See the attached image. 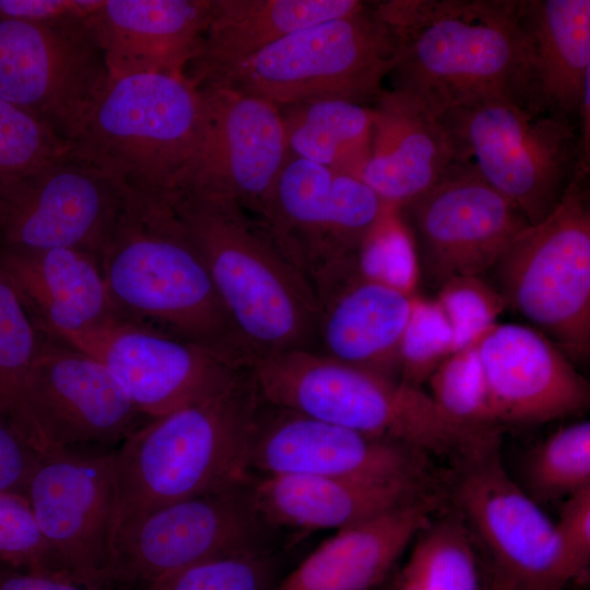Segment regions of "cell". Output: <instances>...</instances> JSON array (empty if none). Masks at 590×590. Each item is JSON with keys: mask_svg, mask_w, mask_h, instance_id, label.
Listing matches in <instances>:
<instances>
[{"mask_svg": "<svg viewBox=\"0 0 590 590\" xmlns=\"http://www.w3.org/2000/svg\"><path fill=\"white\" fill-rule=\"evenodd\" d=\"M394 64L390 31L374 4L366 3L285 36L211 86L261 97L280 108L327 99L365 105L385 91L382 82Z\"/></svg>", "mask_w": 590, "mask_h": 590, "instance_id": "52a82bcc", "label": "cell"}, {"mask_svg": "<svg viewBox=\"0 0 590 590\" xmlns=\"http://www.w3.org/2000/svg\"><path fill=\"white\" fill-rule=\"evenodd\" d=\"M42 338L0 262V412L31 446L45 453L26 398Z\"/></svg>", "mask_w": 590, "mask_h": 590, "instance_id": "1f68e13d", "label": "cell"}, {"mask_svg": "<svg viewBox=\"0 0 590 590\" xmlns=\"http://www.w3.org/2000/svg\"><path fill=\"white\" fill-rule=\"evenodd\" d=\"M412 232L421 275L439 288L457 276L495 268L530 225L468 164L455 162L426 192L401 209Z\"/></svg>", "mask_w": 590, "mask_h": 590, "instance_id": "2e32d148", "label": "cell"}, {"mask_svg": "<svg viewBox=\"0 0 590 590\" xmlns=\"http://www.w3.org/2000/svg\"><path fill=\"white\" fill-rule=\"evenodd\" d=\"M415 295L367 280L358 270L349 273L317 299L314 351L398 378L400 342Z\"/></svg>", "mask_w": 590, "mask_h": 590, "instance_id": "4316f807", "label": "cell"}, {"mask_svg": "<svg viewBox=\"0 0 590 590\" xmlns=\"http://www.w3.org/2000/svg\"><path fill=\"white\" fill-rule=\"evenodd\" d=\"M209 17V0H102L92 27L110 75L186 78Z\"/></svg>", "mask_w": 590, "mask_h": 590, "instance_id": "7402d4cb", "label": "cell"}, {"mask_svg": "<svg viewBox=\"0 0 590 590\" xmlns=\"http://www.w3.org/2000/svg\"><path fill=\"white\" fill-rule=\"evenodd\" d=\"M202 123V95L187 78L109 74L69 139V151L126 192L166 200L187 175Z\"/></svg>", "mask_w": 590, "mask_h": 590, "instance_id": "8992f818", "label": "cell"}, {"mask_svg": "<svg viewBox=\"0 0 590 590\" xmlns=\"http://www.w3.org/2000/svg\"><path fill=\"white\" fill-rule=\"evenodd\" d=\"M433 481L264 475L250 484L256 510L268 526L342 530L435 492Z\"/></svg>", "mask_w": 590, "mask_h": 590, "instance_id": "d4e9b609", "label": "cell"}, {"mask_svg": "<svg viewBox=\"0 0 590 590\" xmlns=\"http://www.w3.org/2000/svg\"><path fill=\"white\" fill-rule=\"evenodd\" d=\"M494 415L504 424H541L583 412L587 380L539 330L496 322L475 342Z\"/></svg>", "mask_w": 590, "mask_h": 590, "instance_id": "44dd1931", "label": "cell"}, {"mask_svg": "<svg viewBox=\"0 0 590 590\" xmlns=\"http://www.w3.org/2000/svg\"><path fill=\"white\" fill-rule=\"evenodd\" d=\"M554 526L567 570L576 581L590 562V486L565 499Z\"/></svg>", "mask_w": 590, "mask_h": 590, "instance_id": "60d3db41", "label": "cell"}, {"mask_svg": "<svg viewBox=\"0 0 590 590\" xmlns=\"http://www.w3.org/2000/svg\"><path fill=\"white\" fill-rule=\"evenodd\" d=\"M521 0L374 3L394 43L390 75L436 116L487 98L527 108L529 67Z\"/></svg>", "mask_w": 590, "mask_h": 590, "instance_id": "6da1fadb", "label": "cell"}, {"mask_svg": "<svg viewBox=\"0 0 590 590\" xmlns=\"http://www.w3.org/2000/svg\"><path fill=\"white\" fill-rule=\"evenodd\" d=\"M167 201L251 355L314 350L317 300L259 221L219 194L177 191Z\"/></svg>", "mask_w": 590, "mask_h": 590, "instance_id": "277c9868", "label": "cell"}, {"mask_svg": "<svg viewBox=\"0 0 590 590\" xmlns=\"http://www.w3.org/2000/svg\"><path fill=\"white\" fill-rule=\"evenodd\" d=\"M69 151L68 142L32 114L0 99V184Z\"/></svg>", "mask_w": 590, "mask_h": 590, "instance_id": "f35d334b", "label": "cell"}, {"mask_svg": "<svg viewBox=\"0 0 590 590\" xmlns=\"http://www.w3.org/2000/svg\"><path fill=\"white\" fill-rule=\"evenodd\" d=\"M281 111L292 155L359 178L369 156L374 107L327 99Z\"/></svg>", "mask_w": 590, "mask_h": 590, "instance_id": "f546056e", "label": "cell"}, {"mask_svg": "<svg viewBox=\"0 0 590 590\" xmlns=\"http://www.w3.org/2000/svg\"><path fill=\"white\" fill-rule=\"evenodd\" d=\"M522 487L539 505L590 486V422L565 425L529 455Z\"/></svg>", "mask_w": 590, "mask_h": 590, "instance_id": "d6a6232c", "label": "cell"}, {"mask_svg": "<svg viewBox=\"0 0 590 590\" xmlns=\"http://www.w3.org/2000/svg\"><path fill=\"white\" fill-rule=\"evenodd\" d=\"M42 455L0 412V493L25 495L28 479Z\"/></svg>", "mask_w": 590, "mask_h": 590, "instance_id": "b9f144b4", "label": "cell"}, {"mask_svg": "<svg viewBox=\"0 0 590 590\" xmlns=\"http://www.w3.org/2000/svg\"><path fill=\"white\" fill-rule=\"evenodd\" d=\"M529 87L527 108L578 123L590 82V0H521Z\"/></svg>", "mask_w": 590, "mask_h": 590, "instance_id": "83f0119b", "label": "cell"}, {"mask_svg": "<svg viewBox=\"0 0 590 590\" xmlns=\"http://www.w3.org/2000/svg\"><path fill=\"white\" fill-rule=\"evenodd\" d=\"M379 590H393L391 580H389L384 587H381Z\"/></svg>", "mask_w": 590, "mask_h": 590, "instance_id": "bcb514c9", "label": "cell"}, {"mask_svg": "<svg viewBox=\"0 0 590 590\" xmlns=\"http://www.w3.org/2000/svg\"><path fill=\"white\" fill-rule=\"evenodd\" d=\"M500 436L455 462V511L481 546L484 565L536 589L566 590L567 570L554 522L505 470Z\"/></svg>", "mask_w": 590, "mask_h": 590, "instance_id": "8fae6325", "label": "cell"}, {"mask_svg": "<svg viewBox=\"0 0 590 590\" xmlns=\"http://www.w3.org/2000/svg\"><path fill=\"white\" fill-rule=\"evenodd\" d=\"M359 274L406 295H415L421 269L412 232L401 208L387 203L356 255Z\"/></svg>", "mask_w": 590, "mask_h": 590, "instance_id": "e575fe53", "label": "cell"}, {"mask_svg": "<svg viewBox=\"0 0 590 590\" xmlns=\"http://www.w3.org/2000/svg\"><path fill=\"white\" fill-rule=\"evenodd\" d=\"M26 398L46 452L114 450L148 421L102 363L45 335Z\"/></svg>", "mask_w": 590, "mask_h": 590, "instance_id": "d6986e66", "label": "cell"}, {"mask_svg": "<svg viewBox=\"0 0 590 590\" xmlns=\"http://www.w3.org/2000/svg\"><path fill=\"white\" fill-rule=\"evenodd\" d=\"M199 90L201 138L177 191L223 196L258 216L290 155L281 108L226 86Z\"/></svg>", "mask_w": 590, "mask_h": 590, "instance_id": "ac0fdd59", "label": "cell"}, {"mask_svg": "<svg viewBox=\"0 0 590 590\" xmlns=\"http://www.w3.org/2000/svg\"><path fill=\"white\" fill-rule=\"evenodd\" d=\"M481 590H542L514 581L480 563Z\"/></svg>", "mask_w": 590, "mask_h": 590, "instance_id": "f6af8a7d", "label": "cell"}, {"mask_svg": "<svg viewBox=\"0 0 590 590\" xmlns=\"http://www.w3.org/2000/svg\"><path fill=\"white\" fill-rule=\"evenodd\" d=\"M260 410L248 375L145 421L114 449L116 532L164 505L247 483Z\"/></svg>", "mask_w": 590, "mask_h": 590, "instance_id": "3957f363", "label": "cell"}, {"mask_svg": "<svg viewBox=\"0 0 590 590\" xmlns=\"http://www.w3.org/2000/svg\"><path fill=\"white\" fill-rule=\"evenodd\" d=\"M0 563L74 581L22 494L0 493Z\"/></svg>", "mask_w": 590, "mask_h": 590, "instance_id": "8d00e7d4", "label": "cell"}, {"mask_svg": "<svg viewBox=\"0 0 590 590\" xmlns=\"http://www.w3.org/2000/svg\"><path fill=\"white\" fill-rule=\"evenodd\" d=\"M0 262L45 337L68 343L116 318L93 252H3Z\"/></svg>", "mask_w": 590, "mask_h": 590, "instance_id": "484cf974", "label": "cell"}, {"mask_svg": "<svg viewBox=\"0 0 590 590\" xmlns=\"http://www.w3.org/2000/svg\"><path fill=\"white\" fill-rule=\"evenodd\" d=\"M453 352V331L439 304L415 295L399 347V379L421 388Z\"/></svg>", "mask_w": 590, "mask_h": 590, "instance_id": "74e56055", "label": "cell"}, {"mask_svg": "<svg viewBox=\"0 0 590 590\" xmlns=\"http://www.w3.org/2000/svg\"><path fill=\"white\" fill-rule=\"evenodd\" d=\"M102 0H0V19L44 22L88 19Z\"/></svg>", "mask_w": 590, "mask_h": 590, "instance_id": "7bdbcfd3", "label": "cell"}, {"mask_svg": "<svg viewBox=\"0 0 590 590\" xmlns=\"http://www.w3.org/2000/svg\"><path fill=\"white\" fill-rule=\"evenodd\" d=\"M126 194L68 151L0 184V253L78 248L98 256Z\"/></svg>", "mask_w": 590, "mask_h": 590, "instance_id": "5bb4252c", "label": "cell"}, {"mask_svg": "<svg viewBox=\"0 0 590 590\" xmlns=\"http://www.w3.org/2000/svg\"><path fill=\"white\" fill-rule=\"evenodd\" d=\"M413 541L393 590H481L477 548L456 511L435 516Z\"/></svg>", "mask_w": 590, "mask_h": 590, "instance_id": "4dcf8cb0", "label": "cell"}, {"mask_svg": "<svg viewBox=\"0 0 590 590\" xmlns=\"http://www.w3.org/2000/svg\"><path fill=\"white\" fill-rule=\"evenodd\" d=\"M457 162L470 165L530 224L560 201L577 165L578 123L487 98L438 116Z\"/></svg>", "mask_w": 590, "mask_h": 590, "instance_id": "9c48e42d", "label": "cell"}, {"mask_svg": "<svg viewBox=\"0 0 590 590\" xmlns=\"http://www.w3.org/2000/svg\"><path fill=\"white\" fill-rule=\"evenodd\" d=\"M91 17L0 19V99L67 142L109 75Z\"/></svg>", "mask_w": 590, "mask_h": 590, "instance_id": "7c38bea8", "label": "cell"}, {"mask_svg": "<svg viewBox=\"0 0 590 590\" xmlns=\"http://www.w3.org/2000/svg\"><path fill=\"white\" fill-rule=\"evenodd\" d=\"M269 406L259 410L250 456V468L264 475L433 480L430 457L418 450Z\"/></svg>", "mask_w": 590, "mask_h": 590, "instance_id": "ffe728a7", "label": "cell"}, {"mask_svg": "<svg viewBox=\"0 0 590 590\" xmlns=\"http://www.w3.org/2000/svg\"><path fill=\"white\" fill-rule=\"evenodd\" d=\"M475 342L457 350L439 364L427 380L428 394L440 413L456 426L475 435L500 433Z\"/></svg>", "mask_w": 590, "mask_h": 590, "instance_id": "836d02e7", "label": "cell"}, {"mask_svg": "<svg viewBox=\"0 0 590 590\" xmlns=\"http://www.w3.org/2000/svg\"><path fill=\"white\" fill-rule=\"evenodd\" d=\"M385 204L359 178L290 153L255 217L317 300L357 269L359 245Z\"/></svg>", "mask_w": 590, "mask_h": 590, "instance_id": "30bf717a", "label": "cell"}, {"mask_svg": "<svg viewBox=\"0 0 590 590\" xmlns=\"http://www.w3.org/2000/svg\"><path fill=\"white\" fill-rule=\"evenodd\" d=\"M25 496L45 536L72 579L85 586H116V492L114 450H52L43 453Z\"/></svg>", "mask_w": 590, "mask_h": 590, "instance_id": "9a60e30c", "label": "cell"}, {"mask_svg": "<svg viewBox=\"0 0 590 590\" xmlns=\"http://www.w3.org/2000/svg\"><path fill=\"white\" fill-rule=\"evenodd\" d=\"M357 0H209V17L186 78L197 87L216 83L258 52L309 25L361 10Z\"/></svg>", "mask_w": 590, "mask_h": 590, "instance_id": "f1b7e54d", "label": "cell"}, {"mask_svg": "<svg viewBox=\"0 0 590 590\" xmlns=\"http://www.w3.org/2000/svg\"><path fill=\"white\" fill-rule=\"evenodd\" d=\"M97 258L118 319L245 364L252 356L167 200L127 192Z\"/></svg>", "mask_w": 590, "mask_h": 590, "instance_id": "7a4b0ae2", "label": "cell"}, {"mask_svg": "<svg viewBox=\"0 0 590 590\" xmlns=\"http://www.w3.org/2000/svg\"><path fill=\"white\" fill-rule=\"evenodd\" d=\"M0 590H119V586H85L0 563Z\"/></svg>", "mask_w": 590, "mask_h": 590, "instance_id": "ee69618b", "label": "cell"}, {"mask_svg": "<svg viewBox=\"0 0 590 590\" xmlns=\"http://www.w3.org/2000/svg\"><path fill=\"white\" fill-rule=\"evenodd\" d=\"M275 570L269 553L253 548L189 566L142 590H272Z\"/></svg>", "mask_w": 590, "mask_h": 590, "instance_id": "d590c367", "label": "cell"}, {"mask_svg": "<svg viewBox=\"0 0 590 590\" xmlns=\"http://www.w3.org/2000/svg\"><path fill=\"white\" fill-rule=\"evenodd\" d=\"M436 302L455 337V352L475 342L506 308L497 290L480 276H457L438 288Z\"/></svg>", "mask_w": 590, "mask_h": 590, "instance_id": "ab89813d", "label": "cell"}, {"mask_svg": "<svg viewBox=\"0 0 590 590\" xmlns=\"http://www.w3.org/2000/svg\"><path fill=\"white\" fill-rule=\"evenodd\" d=\"M102 363L148 420L240 384L247 364L117 317L68 343Z\"/></svg>", "mask_w": 590, "mask_h": 590, "instance_id": "e0dca14e", "label": "cell"}, {"mask_svg": "<svg viewBox=\"0 0 590 590\" xmlns=\"http://www.w3.org/2000/svg\"><path fill=\"white\" fill-rule=\"evenodd\" d=\"M495 269L499 294L566 355L590 352V206L588 180L573 177L560 201L528 225Z\"/></svg>", "mask_w": 590, "mask_h": 590, "instance_id": "ba28073f", "label": "cell"}, {"mask_svg": "<svg viewBox=\"0 0 590 590\" xmlns=\"http://www.w3.org/2000/svg\"><path fill=\"white\" fill-rule=\"evenodd\" d=\"M267 526L247 483L164 505L117 533L113 583L145 586L209 559L263 548Z\"/></svg>", "mask_w": 590, "mask_h": 590, "instance_id": "4fadbf2b", "label": "cell"}, {"mask_svg": "<svg viewBox=\"0 0 590 590\" xmlns=\"http://www.w3.org/2000/svg\"><path fill=\"white\" fill-rule=\"evenodd\" d=\"M374 109L369 156L359 179L402 209L457 162L455 149L439 117L400 91H384Z\"/></svg>", "mask_w": 590, "mask_h": 590, "instance_id": "cb8c5ba5", "label": "cell"}, {"mask_svg": "<svg viewBox=\"0 0 590 590\" xmlns=\"http://www.w3.org/2000/svg\"><path fill=\"white\" fill-rule=\"evenodd\" d=\"M247 370L258 397L269 405L390 440L428 457L456 462L491 436L452 424L421 388L314 350L255 355Z\"/></svg>", "mask_w": 590, "mask_h": 590, "instance_id": "5b68a950", "label": "cell"}, {"mask_svg": "<svg viewBox=\"0 0 590 590\" xmlns=\"http://www.w3.org/2000/svg\"><path fill=\"white\" fill-rule=\"evenodd\" d=\"M441 506V495L433 492L414 503L339 530L272 590H379Z\"/></svg>", "mask_w": 590, "mask_h": 590, "instance_id": "603a6c76", "label": "cell"}]
</instances>
